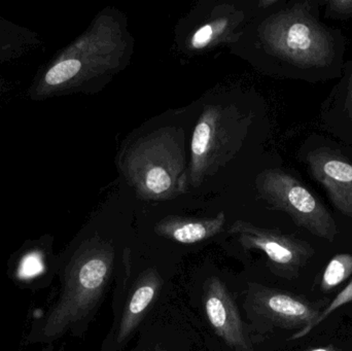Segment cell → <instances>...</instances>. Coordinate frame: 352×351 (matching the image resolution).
<instances>
[{
    "label": "cell",
    "mask_w": 352,
    "mask_h": 351,
    "mask_svg": "<svg viewBox=\"0 0 352 351\" xmlns=\"http://www.w3.org/2000/svg\"><path fill=\"white\" fill-rule=\"evenodd\" d=\"M127 45L119 19L98 14L78 38L39 66L27 88V98L41 102L90 90L121 64Z\"/></svg>",
    "instance_id": "cell-1"
},
{
    "label": "cell",
    "mask_w": 352,
    "mask_h": 351,
    "mask_svg": "<svg viewBox=\"0 0 352 351\" xmlns=\"http://www.w3.org/2000/svg\"><path fill=\"white\" fill-rule=\"evenodd\" d=\"M121 167L142 199H175L188 190L184 137L175 128H163L134 142L124 152Z\"/></svg>",
    "instance_id": "cell-2"
},
{
    "label": "cell",
    "mask_w": 352,
    "mask_h": 351,
    "mask_svg": "<svg viewBox=\"0 0 352 351\" xmlns=\"http://www.w3.org/2000/svg\"><path fill=\"white\" fill-rule=\"evenodd\" d=\"M115 258L113 243L98 235L80 243L66 269L61 298L50 317L47 334L60 335L94 313L113 276Z\"/></svg>",
    "instance_id": "cell-3"
},
{
    "label": "cell",
    "mask_w": 352,
    "mask_h": 351,
    "mask_svg": "<svg viewBox=\"0 0 352 351\" xmlns=\"http://www.w3.org/2000/svg\"><path fill=\"white\" fill-rule=\"evenodd\" d=\"M265 49L300 69L336 65L338 43L335 35L311 14L307 3L271 14L258 28Z\"/></svg>",
    "instance_id": "cell-4"
},
{
    "label": "cell",
    "mask_w": 352,
    "mask_h": 351,
    "mask_svg": "<svg viewBox=\"0 0 352 351\" xmlns=\"http://www.w3.org/2000/svg\"><path fill=\"white\" fill-rule=\"evenodd\" d=\"M245 129L242 115L233 107H205L190 142L188 183L198 187L225 164L235 152Z\"/></svg>",
    "instance_id": "cell-5"
},
{
    "label": "cell",
    "mask_w": 352,
    "mask_h": 351,
    "mask_svg": "<svg viewBox=\"0 0 352 351\" xmlns=\"http://www.w3.org/2000/svg\"><path fill=\"white\" fill-rule=\"evenodd\" d=\"M260 197L287 214L295 224L318 238L333 241L338 226L326 206L293 174L281 169L263 171L256 181Z\"/></svg>",
    "instance_id": "cell-6"
},
{
    "label": "cell",
    "mask_w": 352,
    "mask_h": 351,
    "mask_svg": "<svg viewBox=\"0 0 352 351\" xmlns=\"http://www.w3.org/2000/svg\"><path fill=\"white\" fill-rule=\"evenodd\" d=\"M243 307L248 321L258 331L264 332L300 331L314 323L322 311L320 303L258 284H248Z\"/></svg>",
    "instance_id": "cell-7"
},
{
    "label": "cell",
    "mask_w": 352,
    "mask_h": 351,
    "mask_svg": "<svg viewBox=\"0 0 352 351\" xmlns=\"http://www.w3.org/2000/svg\"><path fill=\"white\" fill-rule=\"evenodd\" d=\"M228 232L244 249L265 253L271 269L283 278H296L314 255V249L307 242L244 220H236Z\"/></svg>",
    "instance_id": "cell-8"
},
{
    "label": "cell",
    "mask_w": 352,
    "mask_h": 351,
    "mask_svg": "<svg viewBox=\"0 0 352 351\" xmlns=\"http://www.w3.org/2000/svg\"><path fill=\"white\" fill-rule=\"evenodd\" d=\"M304 160L310 174L322 185L334 207L352 220V157L326 140L308 139Z\"/></svg>",
    "instance_id": "cell-9"
},
{
    "label": "cell",
    "mask_w": 352,
    "mask_h": 351,
    "mask_svg": "<svg viewBox=\"0 0 352 351\" xmlns=\"http://www.w3.org/2000/svg\"><path fill=\"white\" fill-rule=\"evenodd\" d=\"M207 321L214 333L235 351H252V339L229 288L217 276L209 278L203 288Z\"/></svg>",
    "instance_id": "cell-10"
},
{
    "label": "cell",
    "mask_w": 352,
    "mask_h": 351,
    "mask_svg": "<svg viewBox=\"0 0 352 351\" xmlns=\"http://www.w3.org/2000/svg\"><path fill=\"white\" fill-rule=\"evenodd\" d=\"M164 280L156 268L140 274L129 295L115 335V350H121L135 333L148 309L160 295Z\"/></svg>",
    "instance_id": "cell-11"
},
{
    "label": "cell",
    "mask_w": 352,
    "mask_h": 351,
    "mask_svg": "<svg viewBox=\"0 0 352 351\" xmlns=\"http://www.w3.org/2000/svg\"><path fill=\"white\" fill-rule=\"evenodd\" d=\"M225 224L223 212L213 218H203L169 216L157 223L155 232L158 236L180 245H196L219 235Z\"/></svg>",
    "instance_id": "cell-12"
},
{
    "label": "cell",
    "mask_w": 352,
    "mask_h": 351,
    "mask_svg": "<svg viewBox=\"0 0 352 351\" xmlns=\"http://www.w3.org/2000/svg\"><path fill=\"white\" fill-rule=\"evenodd\" d=\"M324 126L340 139L352 144V62L327 99L322 113Z\"/></svg>",
    "instance_id": "cell-13"
},
{
    "label": "cell",
    "mask_w": 352,
    "mask_h": 351,
    "mask_svg": "<svg viewBox=\"0 0 352 351\" xmlns=\"http://www.w3.org/2000/svg\"><path fill=\"white\" fill-rule=\"evenodd\" d=\"M244 18L243 12L227 5L225 14L205 23L188 37L186 47L190 51L199 52L213 49L223 43H235L239 38L240 32L237 30Z\"/></svg>",
    "instance_id": "cell-14"
},
{
    "label": "cell",
    "mask_w": 352,
    "mask_h": 351,
    "mask_svg": "<svg viewBox=\"0 0 352 351\" xmlns=\"http://www.w3.org/2000/svg\"><path fill=\"white\" fill-rule=\"evenodd\" d=\"M41 43L34 31L0 16V65L21 59Z\"/></svg>",
    "instance_id": "cell-15"
},
{
    "label": "cell",
    "mask_w": 352,
    "mask_h": 351,
    "mask_svg": "<svg viewBox=\"0 0 352 351\" xmlns=\"http://www.w3.org/2000/svg\"><path fill=\"white\" fill-rule=\"evenodd\" d=\"M352 274V255L339 253L335 256L324 270L322 278V292H331L343 282L351 278Z\"/></svg>",
    "instance_id": "cell-16"
},
{
    "label": "cell",
    "mask_w": 352,
    "mask_h": 351,
    "mask_svg": "<svg viewBox=\"0 0 352 351\" xmlns=\"http://www.w3.org/2000/svg\"><path fill=\"white\" fill-rule=\"evenodd\" d=\"M352 302V280L347 284L346 288L344 290L341 291L338 295H337L336 298L334 300L331 301L330 304L326 307V308L322 309V313L318 315V319L314 321V323L310 324L308 327L304 328V329L300 330L297 333L294 334L291 337V340H297L300 339V338L305 337L307 336L314 328L318 327L322 321H324V319H328L331 315H332L334 311L338 310L340 307L344 306V305L349 304V303Z\"/></svg>",
    "instance_id": "cell-17"
},
{
    "label": "cell",
    "mask_w": 352,
    "mask_h": 351,
    "mask_svg": "<svg viewBox=\"0 0 352 351\" xmlns=\"http://www.w3.org/2000/svg\"><path fill=\"white\" fill-rule=\"evenodd\" d=\"M26 256L21 264L20 275L22 278H31L38 274L43 269L41 259L38 257L41 253L38 251H30Z\"/></svg>",
    "instance_id": "cell-18"
},
{
    "label": "cell",
    "mask_w": 352,
    "mask_h": 351,
    "mask_svg": "<svg viewBox=\"0 0 352 351\" xmlns=\"http://www.w3.org/2000/svg\"><path fill=\"white\" fill-rule=\"evenodd\" d=\"M10 93H12V86L10 82L0 78V109L8 103Z\"/></svg>",
    "instance_id": "cell-19"
},
{
    "label": "cell",
    "mask_w": 352,
    "mask_h": 351,
    "mask_svg": "<svg viewBox=\"0 0 352 351\" xmlns=\"http://www.w3.org/2000/svg\"><path fill=\"white\" fill-rule=\"evenodd\" d=\"M277 2H278L277 0H261V1L258 2V5L262 8H268L276 4Z\"/></svg>",
    "instance_id": "cell-20"
},
{
    "label": "cell",
    "mask_w": 352,
    "mask_h": 351,
    "mask_svg": "<svg viewBox=\"0 0 352 351\" xmlns=\"http://www.w3.org/2000/svg\"><path fill=\"white\" fill-rule=\"evenodd\" d=\"M308 351H340L336 350V348H331V346H328V348H312V350Z\"/></svg>",
    "instance_id": "cell-21"
},
{
    "label": "cell",
    "mask_w": 352,
    "mask_h": 351,
    "mask_svg": "<svg viewBox=\"0 0 352 351\" xmlns=\"http://www.w3.org/2000/svg\"><path fill=\"white\" fill-rule=\"evenodd\" d=\"M144 351H166V350H165V348H163V346H160V344H157V346H155L154 348H148V350H146Z\"/></svg>",
    "instance_id": "cell-22"
}]
</instances>
